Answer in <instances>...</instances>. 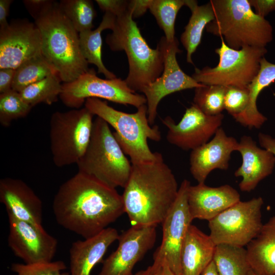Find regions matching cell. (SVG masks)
<instances>
[{"label":"cell","mask_w":275,"mask_h":275,"mask_svg":"<svg viewBox=\"0 0 275 275\" xmlns=\"http://www.w3.org/2000/svg\"><path fill=\"white\" fill-rule=\"evenodd\" d=\"M0 202L8 215L42 225L43 206L40 198L23 180L11 177L0 180Z\"/></svg>","instance_id":"cell-19"},{"label":"cell","mask_w":275,"mask_h":275,"mask_svg":"<svg viewBox=\"0 0 275 275\" xmlns=\"http://www.w3.org/2000/svg\"><path fill=\"white\" fill-rule=\"evenodd\" d=\"M236 151L241 155L242 163L234 175L242 177L239 184L240 190L250 192L272 173L275 156L270 151L260 148L253 138L248 135L240 138Z\"/></svg>","instance_id":"cell-21"},{"label":"cell","mask_w":275,"mask_h":275,"mask_svg":"<svg viewBox=\"0 0 275 275\" xmlns=\"http://www.w3.org/2000/svg\"><path fill=\"white\" fill-rule=\"evenodd\" d=\"M8 216V243L13 254L27 264L52 261L57 250V239L42 225Z\"/></svg>","instance_id":"cell-14"},{"label":"cell","mask_w":275,"mask_h":275,"mask_svg":"<svg viewBox=\"0 0 275 275\" xmlns=\"http://www.w3.org/2000/svg\"><path fill=\"white\" fill-rule=\"evenodd\" d=\"M185 6L190 10L191 15L180 41L186 51L187 62L194 64L192 55L201 43L204 30L214 19V13L210 2L199 6L197 1L185 0Z\"/></svg>","instance_id":"cell-26"},{"label":"cell","mask_w":275,"mask_h":275,"mask_svg":"<svg viewBox=\"0 0 275 275\" xmlns=\"http://www.w3.org/2000/svg\"><path fill=\"white\" fill-rule=\"evenodd\" d=\"M152 0H132L128 2V9L130 11L133 18L143 15L149 10Z\"/></svg>","instance_id":"cell-40"},{"label":"cell","mask_w":275,"mask_h":275,"mask_svg":"<svg viewBox=\"0 0 275 275\" xmlns=\"http://www.w3.org/2000/svg\"><path fill=\"white\" fill-rule=\"evenodd\" d=\"M261 197L240 200L208 221L209 236L216 245L246 246L263 226Z\"/></svg>","instance_id":"cell-10"},{"label":"cell","mask_w":275,"mask_h":275,"mask_svg":"<svg viewBox=\"0 0 275 275\" xmlns=\"http://www.w3.org/2000/svg\"><path fill=\"white\" fill-rule=\"evenodd\" d=\"M13 2L12 0H0V28L5 27L9 23L7 17Z\"/></svg>","instance_id":"cell-42"},{"label":"cell","mask_w":275,"mask_h":275,"mask_svg":"<svg viewBox=\"0 0 275 275\" xmlns=\"http://www.w3.org/2000/svg\"><path fill=\"white\" fill-rule=\"evenodd\" d=\"M156 227L131 226L119 235L117 249L104 260L98 275H133L135 264L155 244Z\"/></svg>","instance_id":"cell-17"},{"label":"cell","mask_w":275,"mask_h":275,"mask_svg":"<svg viewBox=\"0 0 275 275\" xmlns=\"http://www.w3.org/2000/svg\"><path fill=\"white\" fill-rule=\"evenodd\" d=\"M238 145L234 138L228 136L219 127L211 140L191 150L189 170L194 178L198 183H204L214 170H228L231 155Z\"/></svg>","instance_id":"cell-18"},{"label":"cell","mask_w":275,"mask_h":275,"mask_svg":"<svg viewBox=\"0 0 275 275\" xmlns=\"http://www.w3.org/2000/svg\"><path fill=\"white\" fill-rule=\"evenodd\" d=\"M201 275H220L217 271L213 260L204 270Z\"/></svg>","instance_id":"cell-45"},{"label":"cell","mask_w":275,"mask_h":275,"mask_svg":"<svg viewBox=\"0 0 275 275\" xmlns=\"http://www.w3.org/2000/svg\"><path fill=\"white\" fill-rule=\"evenodd\" d=\"M163 265L153 262V264L146 269L141 270L133 275H162Z\"/></svg>","instance_id":"cell-44"},{"label":"cell","mask_w":275,"mask_h":275,"mask_svg":"<svg viewBox=\"0 0 275 275\" xmlns=\"http://www.w3.org/2000/svg\"><path fill=\"white\" fill-rule=\"evenodd\" d=\"M116 16L109 13H104L99 26L94 30L79 33V44L82 56L88 64H94L98 73L103 74L106 79H113L116 75L108 70L104 65L101 57V33L106 29L112 30Z\"/></svg>","instance_id":"cell-27"},{"label":"cell","mask_w":275,"mask_h":275,"mask_svg":"<svg viewBox=\"0 0 275 275\" xmlns=\"http://www.w3.org/2000/svg\"><path fill=\"white\" fill-rule=\"evenodd\" d=\"M94 115L85 106L57 111L49 121V142L52 160L57 167L76 163L89 144Z\"/></svg>","instance_id":"cell-8"},{"label":"cell","mask_w":275,"mask_h":275,"mask_svg":"<svg viewBox=\"0 0 275 275\" xmlns=\"http://www.w3.org/2000/svg\"><path fill=\"white\" fill-rule=\"evenodd\" d=\"M251 269L257 275H275V215L263 224L246 248Z\"/></svg>","instance_id":"cell-24"},{"label":"cell","mask_w":275,"mask_h":275,"mask_svg":"<svg viewBox=\"0 0 275 275\" xmlns=\"http://www.w3.org/2000/svg\"><path fill=\"white\" fill-rule=\"evenodd\" d=\"M249 101L248 88L227 87L224 99V109L235 119L246 109Z\"/></svg>","instance_id":"cell-36"},{"label":"cell","mask_w":275,"mask_h":275,"mask_svg":"<svg viewBox=\"0 0 275 275\" xmlns=\"http://www.w3.org/2000/svg\"><path fill=\"white\" fill-rule=\"evenodd\" d=\"M254 12L265 18L269 13L275 11V0H249Z\"/></svg>","instance_id":"cell-39"},{"label":"cell","mask_w":275,"mask_h":275,"mask_svg":"<svg viewBox=\"0 0 275 275\" xmlns=\"http://www.w3.org/2000/svg\"><path fill=\"white\" fill-rule=\"evenodd\" d=\"M59 6L78 33L92 30L96 12L90 0H61Z\"/></svg>","instance_id":"cell-31"},{"label":"cell","mask_w":275,"mask_h":275,"mask_svg":"<svg viewBox=\"0 0 275 275\" xmlns=\"http://www.w3.org/2000/svg\"><path fill=\"white\" fill-rule=\"evenodd\" d=\"M179 187L161 153L153 161L132 164L122 195L131 226L161 224L176 199Z\"/></svg>","instance_id":"cell-2"},{"label":"cell","mask_w":275,"mask_h":275,"mask_svg":"<svg viewBox=\"0 0 275 275\" xmlns=\"http://www.w3.org/2000/svg\"><path fill=\"white\" fill-rule=\"evenodd\" d=\"M221 39V45L215 49L219 57L217 65L195 68L192 77L205 85L247 88L260 69L261 59L267 52L265 47L244 46L236 50L230 48Z\"/></svg>","instance_id":"cell-9"},{"label":"cell","mask_w":275,"mask_h":275,"mask_svg":"<svg viewBox=\"0 0 275 275\" xmlns=\"http://www.w3.org/2000/svg\"><path fill=\"white\" fill-rule=\"evenodd\" d=\"M77 165L78 171L115 188L125 187L132 167L109 125L98 117L94 120L89 144Z\"/></svg>","instance_id":"cell-7"},{"label":"cell","mask_w":275,"mask_h":275,"mask_svg":"<svg viewBox=\"0 0 275 275\" xmlns=\"http://www.w3.org/2000/svg\"><path fill=\"white\" fill-rule=\"evenodd\" d=\"M214 19L207 32L223 39L227 46L239 50L244 46L265 47L273 39V29L257 15L249 0H211Z\"/></svg>","instance_id":"cell-5"},{"label":"cell","mask_w":275,"mask_h":275,"mask_svg":"<svg viewBox=\"0 0 275 275\" xmlns=\"http://www.w3.org/2000/svg\"><path fill=\"white\" fill-rule=\"evenodd\" d=\"M54 2L53 0H24L22 1L30 15L35 20Z\"/></svg>","instance_id":"cell-38"},{"label":"cell","mask_w":275,"mask_h":275,"mask_svg":"<svg viewBox=\"0 0 275 275\" xmlns=\"http://www.w3.org/2000/svg\"><path fill=\"white\" fill-rule=\"evenodd\" d=\"M157 45L163 55V72L158 78L141 91L147 100L148 119L152 126L157 116L159 103L164 97L173 93L204 85L184 73L179 66L176 54L182 51L179 48L177 38L172 42H168L164 37H162Z\"/></svg>","instance_id":"cell-13"},{"label":"cell","mask_w":275,"mask_h":275,"mask_svg":"<svg viewBox=\"0 0 275 275\" xmlns=\"http://www.w3.org/2000/svg\"><path fill=\"white\" fill-rule=\"evenodd\" d=\"M89 98L131 105L137 108L147 103L145 96L131 90L124 79L101 78L93 68L75 80L62 84L60 99L66 106L80 108Z\"/></svg>","instance_id":"cell-11"},{"label":"cell","mask_w":275,"mask_h":275,"mask_svg":"<svg viewBox=\"0 0 275 275\" xmlns=\"http://www.w3.org/2000/svg\"><path fill=\"white\" fill-rule=\"evenodd\" d=\"M119 236L116 229L108 227L93 237L73 242L69 250L70 275H91Z\"/></svg>","instance_id":"cell-22"},{"label":"cell","mask_w":275,"mask_h":275,"mask_svg":"<svg viewBox=\"0 0 275 275\" xmlns=\"http://www.w3.org/2000/svg\"><path fill=\"white\" fill-rule=\"evenodd\" d=\"M190 182L184 179L176 199L161 223L162 238L153 254V262L166 263L176 274H181V251L193 218L189 211L187 194Z\"/></svg>","instance_id":"cell-12"},{"label":"cell","mask_w":275,"mask_h":275,"mask_svg":"<svg viewBox=\"0 0 275 275\" xmlns=\"http://www.w3.org/2000/svg\"><path fill=\"white\" fill-rule=\"evenodd\" d=\"M258 140L260 145L264 149L270 151L275 156V139L270 135L259 133Z\"/></svg>","instance_id":"cell-43"},{"label":"cell","mask_w":275,"mask_h":275,"mask_svg":"<svg viewBox=\"0 0 275 275\" xmlns=\"http://www.w3.org/2000/svg\"><path fill=\"white\" fill-rule=\"evenodd\" d=\"M227 87L205 85L195 89L194 104L209 116L222 114Z\"/></svg>","instance_id":"cell-33"},{"label":"cell","mask_w":275,"mask_h":275,"mask_svg":"<svg viewBox=\"0 0 275 275\" xmlns=\"http://www.w3.org/2000/svg\"><path fill=\"white\" fill-rule=\"evenodd\" d=\"M66 266L61 260L36 263H13L11 270L13 275H70L69 272H64Z\"/></svg>","instance_id":"cell-35"},{"label":"cell","mask_w":275,"mask_h":275,"mask_svg":"<svg viewBox=\"0 0 275 275\" xmlns=\"http://www.w3.org/2000/svg\"><path fill=\"white\" fill-rule=\"evenodd\" d=\"M162 275H176L166 263L163 264Z\"/></svg>","instance_id":"cell-46"},{"label":"cell","mask_w":275,"mask_h":275,"mask_svg":"<svg viewBox=\"0 0 275 275\" xmlns=\"http://www.w3.org/2000/svg\"><path fill=\"white\" fill-rule=\"evenodd\" d=\"M52 210L59 225L84 239L98 234L125 212L116 188L79 171L60 185Z\"/></svg>","instance_id":"cell-1"},{"label":"cell","mask_w":275,"mask_h":275,"mask_svg":"<svg viewBox=\"0 0 275 275\" xmlns=\"http://www.w3.org/2000/svg\"><path fill=\"white\" fill-rule=\"evenodd\" d=\"M216 246L209 235L191 225L181 249L180 275H201L213 260Z\"/></svg>","instance_id":"cell-23"},{"label":"cell","mask_w":275,"mask_h":275,"mask_svg":"<svg viewBox=\"0 0 275 275\" xmlns=\"http://www.w3.org/2000/svg\"><path fill=\"white\" fill-rule=\"evenodd\" d=\"M41 54V35L35 22L26 18L12 19L0 28V69H16Z\"/></svg>","instance_id":"cell-15"},{"label":"cell","mask_w":275,"mask_h":275,"mask_svg":"<svg viewBox=\"0 0 275 275\" xmlns=\"http://www.w3.org/2000/svg\"><path fill=\"white\" fill-rule=\"evenodd\" d=\"M223 114L209 116L193 103L187 108L178 123L170 117L161 120L168 128V142L183 150H193L208 142L221 127Z\"/></svg>","instance_id":"cell-16"},{"label":"cell","mask_w":275,"mask_h":275,"mask_svg":"<svg viewBox=\"0 0 275 275\" xmlns=\"http://www.w3.org/2000/svg\"><path fill=\"white\" fill-rule=\"evenodd\" d=\"M32 106L21 97L19 92L11 90L0 94V123L10 126L13 120L26 117Z\"/></svg>","instance_id":"cell-34"},{"label":"cell","mask_w":275,"mask_h":275,"mask_svg":"<svg viewBox=\"0 0 275 275\" xmlns=\"http://www.w3.org/2000/svg\"><path fill=\"white\" fill-rule=\"evenodd\" d=\"M15 69L3 68L0 69V93L2 94L12 89V84Z\"/></svg>","instance_id":"cell-41"},{"label":"cell","mask_w":275,"mask_h":275,"mask_svg":"<svg viewBox=\"0 0 275 275\" xmlns=\"http://www.w3.org/2000/svg\"><path fill=\"white\" fill-rule=\"evenodd\" d=\"M275 81V64L263 57L260 63L258 74L248 86L249 101L245 111L235 120L249 128H259L267 118L258 109L257 100L259 94L265 88Z\"/></svg>","instance_id":"cell-25"},{"label":"cell","mask_w":275,"mask_h":275,"mask_svg":"<svg viewBox=\"0 0 275 275\" xmlns=\"http://www.w3.org/2000/svg\"><path fill=\"white\" fill-rule=\"evenodd\" d=\"M84 106L114 128L116 140L125 155L129 156L132 164L156 159L159 153L153 152L147 141H160L161 132L158 126L150 124L146 104L138 108L134 113L117 110L106 101L96 98L87 99Z\"/></svg>","instance_id":"cell-6"},{"label":"cell","mask_w":275,"mask_h":275,"mask_svg":"<svg viewBox=\"0 0 275 275\" xmlns=\"http://www.w3.org/2000/svg\"><path fill=\"white\" fill-rule=\"evenodd\" d=\"M249 275H257L252 269L249 272Z\"/></svg>","instance_id":"cell-47"},{"label":"cell","mask_w":275,"mask_h":275,"mask_svg":"<svg viewBox=\"0 0 275 275\" xmlns=\"http://www.w3.org/2000/svg\"><path fill=\"white\" fill-rule=\"evenodd\" d=\"M112 30L105 42L112 51L125 52L129 70L124 80L131 90L141 92L161 75L164 68L163 53L158 45L156 49L149 46L128 8L116 17Z\"/></svg>","instance_id":"cell-4"},{"label":"cell","mask_w":275,"mask_h":275,"mask_svg":"<svg viewBox=\"0 0 275 275\" xmlns=\"http://www.w3.org/2000/svg\"><path fill=\"white\" fill-rule=\"evenodd\" d=\"M95 2L104 13H111L116 17L127 11L129 2L124 0H96Z\"/></svg>","instance_id":"cell-37"},{"label":"cell","mask_w":275,"mask_h":275,"mask_svg":"<svg viewBox=\"0 0 275 275\" xmlns=\"http://www.w3.org/2000/svg\"><path fill=\"white\" fill-rule=\"evenodd\" d=\"M213 260L220 275H249L251 269L243 247L217 245Z\"/></svg>","instance_id":"cell-28"},{"label":"cell","mask_w":275,"mask_h":275,"mask_svg":"<svg viewBox=\"0 0 275 275\" xmlns=\"http://www.w3.org/2000/svg\"><path fill=\"white\" fill-rule=\"evenodd\" d=\"M55 73L56 70L42 53L15 69L12 90L20 92L28 86Z\"/></svg>","instance_id":"cell-29"},{"label":"cell","mask_w":275,"mask_h":275,"mask_svg":"<svg viewBox=\"0 0 275 275\" xmlns=\"http://www.w3.org/2000/svg\"><path fill=\"white\" fill-rule=\"evenodd\" d=\"M42 39V53L56 70L63 83L72 82L88 71L81 53L79 33L53 3L34 20Z\"/></svg>","instance_id":"cell-3"},{"label":"cell","mask_w":275,"mask_h":275,"mask_svg":"<svg viewBox=\"0 0 275 275\" xmlns=\"http://www.w3.org/2000/svg\"><path fill=\"white\" fill-rule=\"evenodd\" d=\"M240 200L239 193L228 184L211 187L201 183L190 185L188 190V206L193 219L208 222Z\"/></svg>","instance_id":"cell-20"},{"label":"cell","mask_w":275,"mask_h":275,"mask_svg":"<svg viewBox=\"0 0 275 275\" xmlns=\"http://www.w3.org/2000/svg\"><path fill=\"white\" fill-rule=\"evenodd\" d=\"M61 81L57 73L53 74L28 86L19 93L32 107L41 103L51 105L60 98L62 89Z\"/></svg>","instance_id":"cell-30"},{"label":"cell","mask_w":275,"mask_h":275,"mask_svg":"<svg viewBox=\"0 0 275 275\" xmlns=\"http://www.w3.org/2000/svg\"><path fill=\"white\" fill-rule=\"evenodd\" d=\"M183 6H185V0H152L149 10L163 31L164 37L168 42H172L176 38L175 20Z\"/></svg>","instance_id":"cell-32"}]
</instances>
